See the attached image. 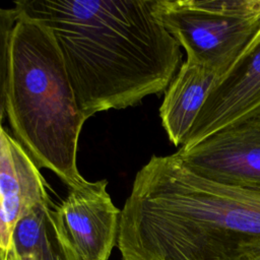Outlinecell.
Instances as JSON below:
<instances>
[{"mask_svg": "<svg viewBox=\"0 0 260 260\" xmlns=\"http://www.w3.org/2000/svg\"><path fill=\"white\" fill-rule=\"evenodd\" d=\"M155 0H19L18 17L48 29L80 112L88 119L162 92L181 63Z\"/></svg>", "mask_w": 260, "mask_h": 260, "instance_id": "1", "label": "cell"}, {"mask_svg": "<svg viewBox=\"0 0 260 260\" xmlns=\"http://www.w3.org/2000/svg\"><path fill=\"white\" fill-rule=\"evenodd\" d=\"M122 260H260V193L153 155L121 209Z\"/></svg>", "mask_w": 260, "mask_h": 260, "instance_id": "2", "label": "cell"}, {"mask_svg": "<svg viewBox=\"0 0 260 260\" xmlns=\"http://www.w3.org/2000/svg\"><path fill=\"white\" fill-rule=\"evenodd\" d=\"M6 115L17 142L39 169L53 171L69 188L85 181L76 154L87 118L51 34L19 17L11 43Z\"/></svg>", "mask_w": 260, "mask_h": 260, "instance_id": "3", "label": "cell"}, {"mask_svg": "<svg viewBox=\"0 0 260 260\" xmlns=\"http://www.w3.org/2000/svg\"><path fill=\"white\" fill-rule=\"evenodd\" d=\"M154 13L187 53V60L221 76L260 32V16L241 18L207 12L187 0H155Z\"/></svg>", "mask_w": 260, "mask_h": 260, "instance_id": "4", "label": "cell"}, {"mask_svg": "<svg viewBox=\"0 0 260 260\" xmlns=\"http://www.w3.org/2000/svg\"><path fill=\"white\" fill-rule=\"evenodd\" d=\"M175 155L206 179L260 193V115L229 125Z\"/></svg>", "mask_w": 260, "mask_h": 260, "instance_id": "5", "label": "cell"}, {"mask_svg": "<svg viewBox=\"0 0 260 260\" xmlns=\"http://www.w3.org/2000/svg\"><path fill=\"white\" fill-rule=\"evenodd\" d=\"M260 115V32L209 92L181 147L189 148L234 123Z\"/></svg>", "mask_w": 260, "mask_h": 260, "instance_id": "6", "label": "cell"}, {"mask_svg": "<svg viewBox=\"0 0 260 260\" xmlns=\"http://www.w3.org/2000/svg\"><path fill=\"white\" fill-rule=\"evenodd\" d=\"M106 180L84 181L69 188L56 207L57 217L80 260H109L117 245L118 209L107 192Z\"/></svg>", "mask_w": 260, "mask_h": 260, "instance_id": "7", "label": "cell"}, {"mask_svg": "<svg viewBox=\"0 0 260 260\" xmlns=\"http://www.w3.org/2000/svg\"><path fill=\"white\" fill-rule=\"evenodd\" d=\"M51 200L39 168L0 124V254L8 259L16 222L35 205Z\"/></svg>", "mask_w": 260, "mask_h": 260, "instance_id": "8", "label": "cell"}, {"mask_svg": "<svg viewBox=\"0 0 260 260\" xmlns=\"http://www.w3.org/2000/svg\"><path fill=\"white\" fill-rule=\"evenodd\" d=\"M221 75L186 60L167 88L159 108L161 124L171 142L183 145L209 92Z\"/></svg>", "mask_w": 260, "mask_h": 260, "instance_id": "9", "label": "cell"}, {"mask_svg": "<svg viewBox=\"0 0 260 260\" xmlns=\"http://www.w3.org/2000/svg\"><path fill=\"white\" fill-rule=\"evenodd\" d=\"M8 256L14 260H80L51 200L35 205L16 222Z\"/></svg>", "mask_w": 260, "mask_h": 260, "instance_id": "10", "label": "cell"}, {"mask_svg": "<svg viewBox=\"0 0 260 260\" xmlns=\"http://www.w3.org/2000/svg\"><path fill=\"white\" fill-rule=\"evenodd\" d=\"M17 20L18 14L14 8L0 7V124H2L4 117L7 116L11 43Z\"/></svg>", "mask_w": 260, "mask_h": 260, "instance_id": "11", "label": "cell"}, {"mask_svg": "<svg viewBox=\"0 0 260 260\" xmlns=\"http://www.w3.org/2000/svg\"><path fill=\"white\" fill-rule=\"evenodd\" d=\"M189 5L207 12L241 18L260 16V0H187Z\"/></svg>", "mask_w": 260, "mask_h": 260, "instance_id": "12", "label": "cell"}, {"mask_svg": "<svg viewBox=\"0 0 260 260\" xmlns=\"http://www.w3.org/2000/svg\"><path fill=\"white\" fill-rule=\"evenodd\" d=\"M0 260H8V259H7L6 257H4L3 255H1V254H0Z\"/></svg>", "mask_w": 260, "mask_h": 260, "instance_id": "13", "label": "cell"}, {"mask_svg": "<svg viewBox=\"0 0 260 260\" xmlns=\"http://www.w3.org/2000/svg\"><path fill=\"white\" fill-rule=\"evenodd\" d=\"M8 260H14L12 257H10V256H8Z\"/></svg>", "mask_w": 260, "mask_h": 260, "instance_id": "14", "label": "cell"}]
</instances>
